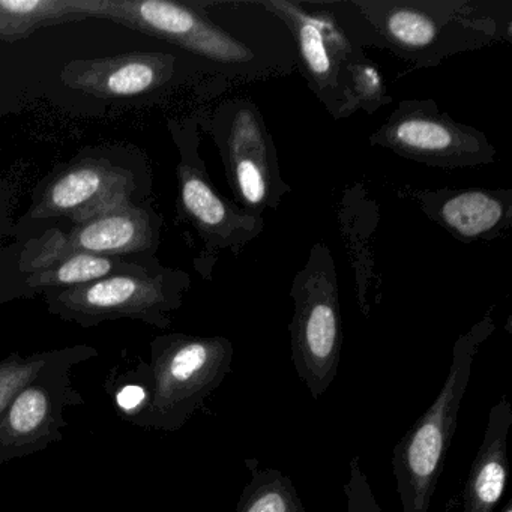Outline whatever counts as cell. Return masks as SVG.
Returning <instances> with one entry per match:
<instances>
[{"label":"cell","mask_w":512,"mask_h":512,"mask_svg":"<svg viewBox=\"0 0 512 512\" xmlns=\"http://www.w3.org/2000/svg\"><path fill=\"white\" fill-rule=\"evenodd\" d=\"M493 331V319L485 316L457 338L448 376L436 400L394 446L392 472L397 481L401 512L430 509L457 430L458 412L469 386L473 361Z\"/></svg>","instance_id":"3957f363"},{"label":"cell","mask_w":512,"mask_h":512,"mask_svg":"<svg viewBox=\"0 0 512 512\" xmlns=\"http://www.w3.org/2000/svg\"><path fill=\"white\" fill-rule=\"evenodd\" d=\"M188 145L178 166L179 211L199 233L209 253H241L245 245L263 232L265 221L224 197L212 184L199 158L197 142Z\"/></svg>","instance_id":"7c38bea8"},{"label":"cell","mask_w":512,"mask_h":512,"mask_svg":"<svg viewBox=\"0 0 512 512\" xmlns=\"http://www.w3.org/2000/svg\"><path fill=\"white\" fill-rule=\"evenodd\" d=\"M229 338L158 335L151 343L152 397L136 427L181 430L232 371Z\"/></svg>","instance_id":"5b68a950"},{"label":"cell","mask_w":512,"mask_h":512,"mask_svg":"<svg viewBox=\"0 0 512 512\" xmlns=\"http://www.w3.org/2000/svg\"><path fill=\"white\" fill-rule=\"evenodd\" d=\"M370 143L434 169H469L496 161V149L482 131L454 121L431 100L401 101Z\"/></svg>","instance_id":"9c48e42d"},{"label":"cell","mask_w":512,"mask_h":512,"mask_svg":"<svg viewBox=\"0 0 512 512\" xmlns=\"http://www.w3.org/2000/svg\"><path fill=\"white\" fill-rule=\"evenodd\" d=\"M344 496L347 512H382L358 455L350 460L349 479L344 484Z\"/></svg>","instance_id":"603a6c76"},{"label":"cell","mask_w":512,"mask_h":512,"mask_svg":"<svg viewBox=\"0 0 512 512\" xmlns=\"http://www.w3.org/2000/svg\"><path fill=\"white\" fill-rule=\"evenodd\" d=\"M251 479L239 497L236 512H305L292 479L278 469H262L259 461L247 460Z\"/></svg>","instance_id":"d6986e66"},{"label":"cell","mask_w":512,"mask_h":512,"mask_svg":"<svg viewBox=\"0 0 512 512\" xmlns=\"http://www.w3.org/2000/svg\"><path fill=\"white\" fill-rule=\"evenodd\" d=\"M88 19L74 0H0V40L28 38L35 31Z\"/></svg>","instance_id":"ac0fdd59"},{"label":"cell","mask_w":512,"mask_h":512,"mask_svg":"<svg viewBox=\"0 0 512 512\" xmlns=\"http://www.w3.org/2000/svg\"><path fill=\"white\" fill-rule=\"evenodd\" d=\"M133 175L106 160H82L53 176L32 206V218H68L74 224L130 202Z\"/></svg>","instance_id":"4fadbf2b"},{"label":"cell","mask_w":512,"mask_h":512,"mask_svg":"<svg viewBox=\"0 0 512 512\" xmlns=\"http://www.w3.org/2000/svg\"><path fill=\"white\" fill-rule=\"evenodd\" d=\"M88 17L112 20L181 49L211 73L253 83L296 71L286 23L263 0H76Z\"/></svg>","instance_id":"6da1fadb"},{"label":"cell","mask_w":512,"mask_h":512,"mask_svg":"<svg viewBox=\"0 0 512 512\" xmlns=\"http://www.w3.org/2000/svg\"><path fill=\"white\" fill-rule=\"evenodd\" d=\"M263 4L289 28L296 71L317 100L337 121L352 116L356 110L347 89V74L368 47L352 0H263Z\"/></svg>","instance_id":"277c9868"},{"label":"cell","mask_w":512,"mask_h":512,"mask_svg":"<svg viewBox=\"0 0 512 512\" xmlns=\"http://www.w3.org/2000/svg\"><path fill=\"white\" fill-rule=\"evenodd\" d=\"M190 286L187 274L158 269L140 275H115L94 283L50 290L47 307L52 314L92 328L109 320H140L160 329L169 328V314L182 305Z\"/></svg>","instance_id":"ba28073f"},{"label":"cell","mask_w":512,"mask_h":512,"mask_svg":"<svg viewBox=\"0 0 512 512\" xmlns=\"http://www.w3.org/2000/svg\"><path fill=\"white\" fill-rule=\"evenodd\" d=\"M211 136L236 205L259 218L266 209H277L292 188L281 175L277 148L259 107L244 97L224 101L212 116Z\"/></svg>","instance_id":"52a82bcc"},{"label":"cell","mask_w":512,"mask_h":512,"mask_svg":"<svg viewBox=\"0 0 512 512\" xmlns=\"http://www.w3.org/2000/svg\"><path fill=\"white\" fill-rule=\"evenodd\" d=\"M500 512H512V499H508V502L500 509Z\"/></svg>","instance_id":"cb8c5ba5"},{"label":"cell","mask_w":512,"mask_h":512,"mask_svg":"<svg viewBox=\"0 0 512 512\" xmlns=\"http://www.w3.org/2000/svg\"><path fill=\"white\" fill-rule=\"evenodd\" d=\"M347 89L355 110L374 113L392 103L382 73L367 56L350 65Z\"/></svg>","instance_id":"44dd1931"},{"label":"cell","mask_w":512,"mask_h":512,"mask_svg":"<svg viewBox=\"0 0 512 512\" xmlns=\"http://www.w3.org/2000/svg\"><path fill=\"white\" fill-rule=\"evenodd\" d=\"M70 352L71 347H64L28 356L14 352L0 359V415L25 386L37 380L44 371L58 364Z\"/></svg>","instance_id":"ffe728a7"},{"label":"cell","mask_w":512,"mask_h":512,"mask_svg":"<svg viewBox=\"0 0 512 512\" xmlns=\"http://www.w3.org/2000/svg\"><path fill=\"white\" fill-rule=\"evenodd\" d=\"M122 382L116 385L113 392L116 409L119 416L130 424L136 425L140 416L146 412L152 397L151 367L146 365L140 379L128 380L121 377Z\"/></svg>","instance_id":"7402d4cb"},{"label":"cell","mask_w":512,"mask_h":512,"mask_svg":"<svg viewBox=\"0 0 512 512\" xmlns=\"http://www.w3.org/2000/svg\"><path fill=\"white\" fill-rule=\"evenodd\" d=\"M98 350L86 344L71 352L22 389L0 415V466L28 457L64 439L68 407L85 404L73 383V368L97 358Z\"/></svg>","instance_id":"30bf717a"},{"label":"cell","mask_w":512,"mask_h":512,"mask_svg":"<svg viewBox=\"0 0 512 512\" xmlns=\"http://www.w3.org/2000/svg\"><path fill=\"white\" fill-rule=\"evenodd\" d=\"M157 232L151 215L131 202L74 224L70 232L49 230L25 248L20 265L29 274L74 254L122 257L145 253L154 245Z\"/></svg>","instance_id":"8fae6325"},{"label":"cell","mask_w":512,"mask_h":512,"mask_svg":"<svg viewBox=\"0 0 512 512\" xmlns=\"http://www.w3.org/2000/svg\"><path fill=\"white\" fill-rule=\"evenodd\" d=\"M290 298L295 307L289 326L293 367L317 401L337 377L344 340L337 268L325 242L311 248L293 278Z\"/></svg>","instance_id":"8992f818"},{"label":"cell","mask_w":512,"mask_h":512,"mask_svg":"<svg viewBox=\"0 0 512 512\" xmlns=\"http://www.w3.org/2000/svg\"><path fill=\"white\" fill-rule=\"evenodd\" d=\"M149 271L148 266L125 262L122 257L74 254L29 274L28 286L50 292L94 283L115 275H140Z\"/></svg>","instance_id":"e0dca14e"},{"label":"cell","mask_w":512,"mask_h":512,"mask_svg":"<svg viewBox=\"0 0 512 512\" xmlns=\"http://www.w3.org/2000/svg\"><path fill=\"white\" fill-rule=\"evenodd\" d=\"M416 200L430 220L463 242L493 241L511 227V190L419 191Z\"/></svg>","instance_id":"9a60e30c"},{"label":"cell","mask_w":512,"mask_h":512,"mask_svg":"<svg viewBox=\"0 0 512 512\" xmlns=\"http://www.w3.org/2000/svg\"><path fill=\"white\" fill-rule=\"evenodd\" d=\"M512 404L503 395L488 413L487 427L463 491V512H493L508 484V436Z\"/></svg>","instance_id":"2e32d148"},{"label":"cell","mask_w":512,"mask_h":512,"mask_svg":"<svg viewBox=\"0 0 512 512\" xmlns=\"http://www.w3.org/2000/svg\"><path fill=\"white\" fill-rule=\"evenodd\" d=\"M178 61V56L163 52L74 61L65 67L62 82L92 97H137L169 85L175 79Z\"/></svg>","instance_id":"5bb4252c"},{"label":"cell","mask_w":512,"mask_h":512,"mask_svg":"<svg viewBox=\"0 0 512 512\" xmlns=\"http://www.w3.org/2000/svg\"><path fill=\"white\" fill-rule=\"evenodd\" d=\"M368 47L416 67L511 40V13L488 0H353Z\"/></svg>","instance_id":"7a4b0ae2"}]
</instances>
